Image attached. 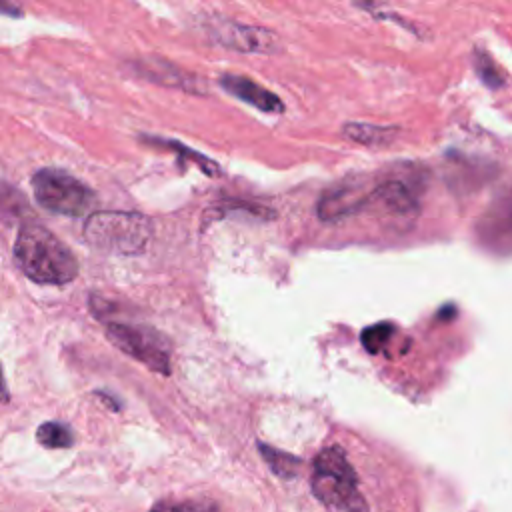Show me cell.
<instances>
[{
    "label": "cell",
    "instance_id": "6da1fadb",
    "mask_svg": "<svg viewBox=\"0 0 512 512\" xmlns=\"http://www.w3.org/2000/svg\"><path fill=\"white\" fill-rule=\"evenodd\" d=\"M20 270L40 284H68L78 276V262L68 246L38 222H24L14 242Z\"/></svg>",
    "mask_w": 512,
    "mask_h": 512
},
{
    "label": "cell",
    "instance_id": "7a4b0ae2",
    "mask_svg": "<svg viewBox=\"0 0 512 512\" xmlns=\"http://www.w3.org/2000/svg\"><path fill=\"white\" fill-rule=\"evenodd\" d=\"M310 484L314 496L334 512H368L356 472L340 446H328L314 458Z\"/></svg>",
    "mask_w": 512,
    "mask_h": 512
},
{
    "label": "cell",
    "instance_id": "3957f363",
    "mask_svg": "<svg viewBox=\"0 0 512 512\" xmlns=\"http://www.w3.org/2000/svg\"><path fill=\"white\" fill-rule=\"evenodd\" d=\"M152 234V224L136 212H94L84 224L86 240L104 252H142Z\"/></svg>",
    "mask_w": 512,
    "mask_h": 512
},
{
    "label": "cell",
    "instance_id": "277c9868",
    "mask_svg": "<svg viewBox=\"0 0 512 512\" xmlns=\"http://www.w3.org/2000/svg\"><path fill=\"white\" fill-rule=\"evenodd\" d=\"M32 190L36 202L56 214L84 216L96 204V194L60 168H42L32 176Z\"/></svg>",
    "mask_w": 512,
    "mask_h": 512
},
{
    "label": "cell",
    "instance_id": "5b68a950",
    "mask_svg": "<svg viewBox=\"0 0 512 512\" xmlns=\"http://www.w3.org/2000/svg\"><path fill=\"white\" fill-rule=\"evenodd\" d=\"M106 334L114 342L116 348L126 352L128 356L140 360L150 370L160 372L164 376L170 374V354L166 338L144 326H128L120 322H108Z\"/></svg>",
    "mask_w": 512,
    "mask_h": 512
},
{
    "label": "cell",
    "instance_id": "8992f818",
    "mask_svg": "<svg viewBox=\"0 0 512 512\" xmlns=\"http://www.w3.org/2000/svg\"><path fill=\"white\" fill-rule=\"evenodd\" d=\"M374 186L368 188V182L362 178H346L332 188H328L318 204L316 212L318 218L324 222H336L342 218H348L362 210L368 202H372Z\"/></svg>",
    "mask_w": 512,
    "mask_h": 512
},
{
    "label": "cell",
    "instance_id": "52a82bcc",
    "mask_svg": "<svg viewBox=\"0 0 512 512\" xmlns=\"http://www.w3.org/2000/svg\"><path fill=\"white\" fill-rule=\"evenodd\" d=\"M212 36L220 46H226L236 52L270 54L280 48L278 38L270 30L258 28V26L236 24V22H224V24L214 26Z\"/></svg>",
    "mask_w": 512,
    "mask_h": 512
},
{
    "label": "cell",
    "instance_id": "ba28073f",
    "mask_svg": "<svg viewBox=\"0 0 512 512\" xmlns=\"http://www.w3.org/2000/svg\"><path fill=\"white\" fill-rule=\"evenodd\" d=\"M134 68L140 76H144L150 82L162 84V86H170V88H180L186 92H206V84L202 78L194 76L188 70L178 68L176 64L156 58V56H148L142 58L138 62H134Z\"/></svg>",
    "mask_w": 512,
    "mask_h": 512
},
{
    "label": "cell",
    "instance_id": "9c48e42d",
    "mask_svg": "<svg viewBox=\"0 0 512 512\" xmlns=\"http://www.w3.org/2000/svg\"><path fill=\"white\" fill-rule=\"evenodd\" d=\"M220 86L232 94L234 98L258 108L260 112H268V114H280L284 110V102L268 88L256 84L252 78L248 76H240V74H222L220 76Z\"/></svg>",
    "mask_w": 512,
    "mask_h": 512
},
{
    "label": "cell",
    "instance_id": "30bf717a",
    "mask_svg": "<svg viewBox=\"0 0 512 512\" xmlns=\"http://www.w3.org/2000/svg\"><path fill=\"white\" fill-rule=\"evenodd\" d=\"M372 200L380 202L386 210L394 214H414L418 206L416 194L412 192V188L406 182L396 178L376 184L372 192Z\"/></svg>",
    "mask_w": 512,
    "mask_h": 512
},
{
    "label": "cell",
    "instance_id": "8fae6325",
    "mask_svg": "<svg viewBox=\"0 0 512 512\" xmlns=\"http://www.w3.org/2000/svg\"><path fill=\"white\" fill-rule=\"evenodd\" d=\"M398 126H380V124H366V122H346L342 126V134L362 146L382 148L394 142L398 136Z\"/></svg>",
    "mask_w": 512,
    "mask_h": 512
},
{
    "label": "cell",
    "instance_id": "7c38bea8",
    "mask_svg": "<svg viewBox=\"0 0 512 512\" xmlns=\"http://www.w3.org/2000/svg\"><path fill=\"white\" fill-rule=\"evenodd\" d=\"M144 140H146L150 146H158V148L172 150V152H176L178 158L188 160V162H194V164H196L204 174H208V176H220V174H222L220 166H218L214 160H210L208 156H204V154H200V152L188 148V146L182 144V142L168 140V138H156V136H146Z\"/></svg>",
    "mask_w": 512,
    "mask_h": 512
},
{
    "label": "cell",
    "instance_id": "4fadbf2b",
    "mask_svg": "<svg viewBox=\"0 0 512 512\" xmlns=\"http://www.w3.org/2000/svg\"><path fill=\"white\" fill-rule=\"evenodd\" d=\"M258 448H260V452H262L264 462L268 464V468H270L276 476H280V478H292V476H296L298 466H300V460H298L296 456H292V454H288V452H280V450H276V448H272V446H266V444H260Z\"/></svg>",
    "mask_w": 512,
    "mask_h": 512
},
{
    "label": "cell",
    "instance_id": "5bb4252c",
    "mask_svg": "<svg viewBox=\"0 0 512 512\" xmlns=\"http://www.w3.org/2000/svg\"><path fill=\"white\" fill-rule=\"evenodd\" d=\"M36 438L46 448H68L74 444V432L62 422H44L36 430Z\"/></svg>",
    "mask_w": 512,
    "mask_h": 512
},
{
    "label": "cell",
    "instance_id": "9a60e30c",
    "mask_svg": "<svg viewBox=\"0 0 512 512\" xmlns=\"http://www.w3.org/2000/svg\"><path fill=\"white\" fill-rule=\"evenodd\" d=\"M474 70L482 80V84H486L488 88L504 86V74L500 72L496 62L490 58V54L484 52L482 48L474 50Z\"/></svg>",
    "mask_w": 512,
    "mask_h": 512
},
{
    "label": "cell",
    "instance_id": "2e32d148",
    "mask_svg": "<svg viewBox=\"0 0 512 512\" xmlns=\"http://www.w3.org/2000/svg\"><path fill=\"white\" fill-rule=\"evenodd\" d=\"M392 334H394V326L380 322V324H374V326L364 328L362 334H360V340H362V344H364V348H366L368 352L376 354V352L390 340Z\"/></svg>",
    "mask_w": 512,
    "mask_h": 512
},
{
    "label": "cell",
    "instance_id": "e0dca14e",
    "mask_svg": "<svg viewBox=\"0 0 512 512\" xmlns=\"http://www.w3.org/2000/svg\"><path fill=\"white\" fill-rule=\"evenodd\" d=\"M22 14H24V8L16 0H0V16L20 18Z\"/></svg>",
    "mask_w": 512,
    "mask_h": 512
},
{
    "label": "cell",
    "instance_id": "ac0fdd59",
    "mask_svg": "<svg viewBox=\"0 0 512 512\" xmlns=\"http://www.w3.org/2000/svg\"><path fill=\"white\" fill-rule=\"evenodd\" d=\"M150 512H184L180 506L176 504H168V502H158Z\"/></svg>",
    "mask_w": 512,
    "mask_h": 512
},
{
    "label": "cell",
    "instance_id": "d6986e66",
    "mask_svg": "<svg viewBox=\"0 0 512 512\" xmlns=\"http://www.w3.org/2000/svg\"><path fill=\"white\" fill-rule=\"evenodd\" d=\"M10 400V394H8V386H6V380H4V372H2V366H0V402L6 404Z\"/></svg>",
    "mask_w": 512,
    "mask_h": 512
},
{
    "label": "cell",
    "instance_id": "ffe728a7",
    "mask_svg": "<svg viewBox=\"0 0 512 512\" xmlns=\"http://www.w3.org/2000/svg\"><path fill=\"white\" fill-rule=\"evenodd\" d=\"M192 512H218L216 506H196Z\"/></svg>",
    "mask_w": 512,
    "mask_h": 512
},
{
    "label": "cell",
    "instance_id": "44dd1931",
    "mask_svg": "<svg viewBox=\"0 0 512 512\" xmlns=\"http://www.w3.org/2000/svg\"><path fill=\"white\" fill-rule=\"evenodd\" d=\"M510 220H512V202H510Z\"/></svg>",
    "mask_w": 512,
    "mask_h": 512
}]
</instances>
